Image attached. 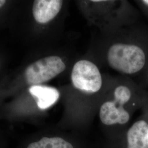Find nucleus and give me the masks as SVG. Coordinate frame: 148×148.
I'll list each match as a JSON object with an SVG mask.
<instances>
[{"mask_svg":"<svg viewBox=\"0 0 148 148\" xmlns=\"http://www.w3.org/2000/svg\"><path fill=\"white\" fill-rule=\"evenodd\" d=\"M107 62L111 68L125 75H134L148 66V42L117 43L109 48Z\"/></svg>","mask_w":148,"mask_h":148,"instance_id":"nucleus-1","label":"nucleus"},{"mask_svg":"<svg viewBox=\"0 0 148 148\" xmlns=\"http://www.w3.org/2000/svg\"><path fill=\"white\" fill-rule=\"evenodd\" d=\"M74 87L86 93H95L101 90L103 84L101 72L95 64L82 59L74 64L71 74Z\"/></svg>","mask_w":148,"mask_h":148,"instance_id":"nucleus-2","label":"nucleus"},{"mask_svg":"<svg viewBox=\"0 0 148 148\" xmlns=\"http://www.w3.org/2000/svg\"><path fill=\"white\" fill-rule=\"evenodd\" d=\"M65 69V64L59 57L49 56L29 65L25 70V79L29 85H39L52 79Z\"/></svg>","mask_w":148,"mask_h":148,"instance_id":"nucleus-3","label":"nucleus"},{"mask_svg":"<svg viewBox=\"0 0 148 148\" xmlns=\"http://www.w3.org/2000/svg\"><path fill=\"white\" fill-rule=\"evenodd\" d=\"M125 104L116 99L103 104L99 111V117L101 122L106 125L126 123L130 120V116L123 107Z\"/></svg>","mask_w":148,"mask_h":148,"instance_id":"nucleus-4","label":"nucleus"},{"mask_svg":"<svg viewBox=\"0 0 148 148\" xmlns=\"http://www.w3.org/2000/svg\"><path fill=\"white\" fill-rule=\"evenodd\" d=\"M60 0H36L34 2L32 12L36 21L47 23L58 14L63 5Z\"/></svg>","mask_w":148,"mask_h":148,"instance_id":"nucleus-5","label":"nucleus"},{"mask_svg":"<svg viewBox=\"0 0 148 148\" xmlns=\"http://www.w3.org/2000/svg\"><path fill=\"white\" fill-rule=\"evenodd\" d=\"M29 92L34 98L38 108L46 110L58 101L60 94L56 88L43 85H34L29 88Z\"/></svg>","mask_w":148,"mask_h":148,"instance_id":"nucleus-6","label":"nucleus"},{"mask_svg":"<svg viewBox=\"0 0 148 148\" xmlns=\"http://www.w3.org/2000/svg\"><path fill=\"white\" fill-rule=\"evenodd\" d=\"M127 148H148V121L138 120L127 132Z\"/></svg>","mask_w":148,"mask_h":148,"instance_id":"nucleus-7","label":"nucleus"},{"mask_svg":"<svg viewBox=\"0 0 148 148\" xmlns=\"http://www.w3.org/2000/svg\"><path fill=\"white\" fill-rule=\"evenodd\" d=\"M18 148H74L73 145L59 137L27 138Z\"/></svg>","mask_w":148,"mask_h":148,"instance_id":"nucleus-8","label":"nucleus"},{"mask_svg":"<svg viewBox=\"0 0 148 148\" xmlns=\"http://www.w3.org/2000/svg\"><path fill=\"white\" fill-rule=\"evenodd\" d=\"M140 7H142L143 11L148 16V0H142L138 1Z\"/></svg>","mask_w":148,"mask_h":148,"instance_id":"nucleus-9","label":"nucleus"},{"mask_svg":"<svg viewBox=\"0 0 148 148\" xmlns=\"http://www.w3.org/2000/svg\"><path fill=\"white\" fill-rule=\"evenodd\" d=\"M6 141L5 138L0 134V148H5Z\"/></svg>","mask_w":148,"mask_h":148,"instance_id":"nucleus-10","label":"nucleus"},{"mask_svg":"<svg viewBox=\"0 0 148 148\" xmlns=\"http://www.w3.org/2000/svg\"><path fill=\"white\" fill-rule=\"evenodd\" d=\"M5 3V0H0V8Z\"/></svg>","mask_w":148,"mask_h":148,"instance_id":"nucleus-11","label":"nucleus"},{"mask_svg":"<svg viewBox=\"0 0 148 148\" xmlns=\"http://www.w3.org/2000/svg\"><path fill=\"white\" fill-rule=\"evenodd\" d=\"M147 69H148V67H147Z\"/></svg>","mask_w":148,"mask_h":148,"instance_id":"nucleus-12","label":"nucleus"}]
</instances>
